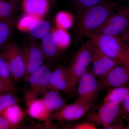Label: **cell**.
<instances>
[{"instance_id": "10", "label": "cell", "mask_w": 129, "mask_h": 129, "mask_svg": "<svg viewBox=\"0 0 129 129\" xmlns=\"http://www.w3.org/2000/svg\"><path fill=\"white\" fill-rule=\"evenodd\" d=\"M92 106L76 102L71 104H65L60 109L52 113L51 121L57 120L62 122L75 121L85 115Z\"/></svg>"}, {"instance_id": "16", "label": "cell", "mask_w": 129, "mask_h": 129, "mask_svg": "<svg viewBox=\"0 0 129 129\" xmlns=\"http://www.w3.org/2000/svg\"><path fill=\"white\" fill-rule=\"evenodd\" d=\"M49 0H22V8L25 14L42 18L48 11Z\"/></svg>"}, {"instance_id": "22", "label": "cell", "mask_w": 129, "mask_h": 129, "mask_svg": "<svg viewBox=\"0 0 129 129\" xmlns=\"http://www.w3.org/2000/svg\"><path fill=\"white\" fill-rule=\"evenodd\" d=\"M51 29L50 22L40 18L30 27L28 32L34 39L41 40L48 34Z\"/></svg>"}, {"instance_id": "20", "label": "cell", "mask_w": 129, "mask_h": 129, "mask_svg": "<svg viewBox=\"0 0 129 129\" xmlns=\"http://www.w3.org/2000/svg\"><path fill=\"white\" fill-rule=\"evenodd\" d=\"M27 113V112L21 108L18 103H16L7 108L3 111L1 116L12 123L20 125V123L25 117Z\"/></svg>"}, {"instance_id": "32", "label": "cell", "mask_w": 129, "mask_h": 129, "mask_svg": "<svg viewBox=\"0 0 129 129\" xmlns=\"http://www.w3.org/2000/svg\"><path fill=\"white\" fill-rule=\"evenodd\" d=\"M120 37L122 40L125 51L129 61V37L122 35Z\"/></svg>"}, {"instance_id": "2", "label": "cell", "mask_w": 129, "mask_h": 129, "mask_svg": "<svg viewBox=\"0 0 129 129\" xmlns=\"http://www.w3.org/2000/svg\"><path fill=\"white\" fill-rule=\"evenodd\" d=\"M87 37L104 55L121 64L129 67V61L120 37L92 32Z\"/></svg>"}, {"instance_id": "27", "label": "cell", "mask_w": 129, "mask_h": 129, "mask_svg": "<svg viewBox=\"0 0 129 129\" xmlns=\"http://www.w3.org/2000/svg\"><path fill=\"white\" fill-rule=\"evenodd\" d=\"M40 18H41L33 15L25 14L17 24H16V26L19 30L28 31L30 27Z\"/></svg>"}, {"instance_id": "6", "label": "cell", "mask_w": 129, "mask_h": 129, "mask_svg": "<svg viewBox=\"0 0 129 129\" xmlns=\"http://www.w3.org/2000/svg\"><path fill=\"white\" fill-rule=\"evenodd\" d=\"M51 64L48 62L44 63L28 78L27 83H29L30 90L25 95L26 103L37 98L48 90L49 81L52 71Z\"/></svg>"}, {"instance_id": "1", "label": "cell", "mask_w": 129, "mask_h": 129, "mask_svg": "<svg viewBox=\"0 0 129 129\" xmlns=\"http://www.w3.org/2000/svg\"><path fill=\"white\" fill-rule=\"evenodd\" d=\"M118 5V2H109L83 10L76 21V39L87 37L101 26L116 11Z\"/></svg>"}, {"instance_id": "19", "label": "cell", "mask_w": 129, "mask_h": 129, "mask_svg": "<svg viewBox=\"0 0 129 129\" xmlns=\"http://www.w3.org/2000/svg\"><path fill=\"white\" fill-rule=\"evenodd\" d=\"M60 92L55 90H48L44 93V97L42 98L46 106L52 113L60 109L65 104Z\"/></svg>"}, {"instance_id": "26", "label": "cell", "mask_w": 129, "mask_h": 129, "mask_svg": "<svg viewBox=\"0 0 129 129\" xmlns=\"http://www.w3.org/2000/svg\"><path fill=\"white\" fill-rule=\"evenodd\" d=\"M18 99L13 94L5 92L0 95V115L7 108L18 103Z\"/></svg>"}, {"instance_id": "28", "label": "cell", "mask_w": 129, "mask_h": 129, "mask_svg": "<svg viewBox=\"0 0 129 129\" xmlns=\"http://www.w3.org/2000/svg\"><path fill=\"white\" fill-rule=\"evenodd\" d=\"M72 2L83 10L106 3L110 0H70Z\"/></svg>"}, {"instance_id": "21", "label": "cell", "mask_w": 129, "mask_h": 129, "mask_svg": "<svg viewBox=\"0 0 129 129\" xmlns=\"http://www.w3.org/2000/svg\"><path fill=\"white\" fill-rule=\"evenodd\" d=\"M107 92L103 99L102 103L115 102L122 103L129 96V86H121L107 90Z\"/></svg>"}, {"instance_id": "31", "label": "cell", "mask_w": 129, "mask_h": 129, "mask_svg": "<svg viewBox=\"0 0 129 129\" xmlns=\"http://www.w3.org/2000/svg\"><path fill=\"white\" fill-rule=\"evenodd\" d=\"M121 111L122 118L129 120V96L126 98L121 103Z\"/></svg>"}, {"instance_id": "14", "label": "cell", "mask_w": 129, "mask_h": 129, "mask_svg": "<svg viewBox=\"0 0 129 129\" xmlns=\"http://www.w3.org/2000/svg\"><path fill=\"white\" fill-rule=\"evenodd\" d=\"M40 45L45 60L51 64L55 61L62 51L56 42L52 29L46 36L42 39Z\"/></svg>"}, {"instance_id": "24", "label": "cell", "mask_w": 129, "mask_h": 129, "mask_svg": "<svg viewBox=\"0 0 129 129\" xmlns=\"http://www.w3.org/2000/svg\"><path fill=\"white\" fill-rule=\"evenodd\" d=\"M54 38L58 47L62 50L69 46L70 42V37L69 34L65 29H52Z\"/></svg>"}, {"instance_id": "37", "label": "cell", "mask_w": 129, "mask_h": 129, "mask_svg": "<svg viewBox=\"0 0 129 129\" xmlns=\"http://www.w3.org/2000/svg\"><path fill=\"white\" fill-rule=\"evenodd\" d=\"M124 129H129V124L127 126L125 127Z\"/></svg>"}, {"instance_id": "7", "label": "cell", "mask_w": 129, "mask_h": 129, "mask_svg": "<svg viewBox=\"0 0 129 129\" xmlns=\"http://www.w3.org/2000/svg\"><path fill=\"white\" fill-rule=\"evenodd\" d=\"M1 53L6 60L15 82L24 79L26 70L21 47L17 43L10 42Z\"/></svg>"}, {"instance_id": "8", "label": "cell", "mask_w": 129, "mask_h": 129, "mask_svg": "<svg viewBox=\"0 0 129 129\" xmlns=\"http://www.w3.org/2000/svg\"><path fill=\"white\" fill-rule=\"evenodd\" d=\"M79 96L75 102L93 106L95 100L101 91L99 80L89 67L79 81L77 87Z\"/></svg>"}, {"instance_id": "29", "label": "cell", "mask_w": 129, "mask_h": 129, "mask_svg": "<svg viewBox=\"0 0 129 129\" xmlns=\"http://www.w3.org/2000/svg\"><path fill=\"white\" fill-rule=\"evenodd\" d=\"M63 128L68 129H97L99 128L96 125L91 122L84 120L76 123L65 125Z\"/></svg>"}, {"instance_id": "11", "label": "cell", "mask_w": 129, "mask_h": 129, "mask_svg": "<svg viewBox=\"0 0 129 129\" xmlns=\"http://www.w3.org/2000/svg\"><path fill=\"white\" fill-rule=\"evenodd\" d=\"M99 83L101 91L129 85V66L118 64L104 79L99 80Z\"/></svg>"}, {"instance_id": "35", "label": "cell", "mask_w": 129, "mask_h": 129, "mask_svg": "<svg viewBox=\"0 0 129 129\" xmlns=\"http://www.w3.org/2000/svg\"><path fill=\"white\" fill-rule=\"evenodd\" d=\"M123 35H125L129 37V27L128 29Z\"/></svg>"}, {"instance_id": "18", "label": "cell", "mask_w": 129, "mask_h": 129, "mask_svg": "<svg viewBox=\"0 0 129 129\" xmlns=\"http://www.w3.org/2000/svg\"><path fill=\"white\" fill-rule=\"evenodd\" d=\"M16 16L0 21V52L11 42L17 24Z\"/></svg>"}, {"instance_id": "34", "label": "cell", "mask_w": 129, "mask_h": 129, "mask_svg": "<svg viewBox=\"0 0 129 129\" xmlns=\"http://www.w3.org/2000/svg\"><path fill=\"white\" fill-rule=\"evenodd\" d=\"M5 92H5V89L3 86L1 82L0 81V95L3 93H5Z\"/></svg>"}, {"instance_id": "5", "label": "cell", "mask_w": 129, "mask_h": 129, "mask_svg": "<svg viewBox=\"0 0 129 129\" xmlns=\"http://www.w3.org/2000/svg\"><path fill=\"white\" fill-rule=\"evenodd\" d=\"M129 27V5L116 9L103 24L93 32L120 37ZM92 33V32H91Z\"/></svg>"}, {"instance_id": "17", "label": "cell", "mask_w": 129, "mask_h": 129, "mask_svg": "<svg viewBox=\"0 0 129 129\" xmlns=\"http://www.w3.org/2000/svg\"><path fill=\"white\" fill-rule=\"evenodd\" d=\"M0 81L5 92L14 94L17 88L6 60L0 52Z\"/></svg>"}, {"instance_id": "33", "label": "cell", "mask_w": 129, "mask_h": 129, "mask_svg": "<svg viewBox=\"0 0 129 129\" xmlns=\"http://www.w3.org/2000/svg\"><path fill=\"white\" fill-rule=\"evenodd\" d=\"M124 125L122 122V118L108 126L105 129H124Z\"/></svg>"}, {"instance_id": "3", "label": "cell", "mask_w": 129, "mask_h": 129, "mask_svg": "<svg viewBox=\"0 0 129 129\" xmlns=\"http://www.w3.org/2000/svg\"><path fill=\"white\" fill-rule=\"evenodd\" d=\"M93 46L89 40L82 44L75 53L68 68L70 75L72 94L74 92L79 81L91 63Z\"/></svg>"}, {"instance_id": "12", "label": "cell", "mask_w": 129, "mask_h": 129, "mask_svg": "<svg viewBox=\"0 0 129 129\" xmlns=\"http://www.w3.org/2000/svg\"><path fill=\"white\" fill-rule=\"evenodd\" d=\"M91 63V70L97 79H104L116 66L121 63L112 60L93 45Z\"/></svg>"}, {"instance_id": "15", "label": "cell", "mask_w": 129, "mask_h": 129, "mask_svg": "<svg viewBox=\"0 0 129 129\" xmlns=\"http://www.w3.org/2000/svg\"><path fill=\"white\" fill-rule=\"evenodd\" d=\"M26 103L27 113L31 118L44 122H51L52 112L46 107L42 99L36 98Z\"/></svg>"}, {"instance_id": "4", "label": "cell", "mask_w": 129, "mask_h": 129, "mask_svg": "<svg viewBox=\"0 0 129 129\" xmlns=\"http://www.w3.org/2000/svg\"><path fill=\"white\" fill-rule=\"evenodd\" d=\"M121 104L115 102L102 103L86 114L84 120L106 129L122 118Z\"/></svg>"}, {"instance_id": "9", "label": "cell", "mask_w": 129, "mask_h": 129, "mask_svg": "<svg viewBox=\"0 0 129 129\" xmlns=\"http://www.w3.org/2000/svg\"><path fill=\"white\" fill-rule=\"evenodd\" d=\"M21 49L26 70L24 80L27 83L29 76L39 69L45 60L40 44L30 42L21 47Z\"/></svg>"}, {"instance_id": "30", "label": "cell", "mask_w": 129, "mask_h": 129, "mask_svg": "<svg viewBox=\"0 0 129 129\" xmlns=\"http://www.w3.org/2000/svg\"><path fill=\"white\" fill-rule=\"evenodd\" d=\"M21 125L12 123L2 116L0 115V129H19L22 128Z\"/></svg>"}, {"instance_id": "36", "label": "cell", "mask_w": 129, "mask_h": 129, "mask_svg": "<svg viewBox=\"0 0 129 129\" xmlns=\"http://www.w3.org/2000/svg\"><path fill=\"white\" fill-rule=\"evenodd\" d=\"M51 4H54L56 0H49Z\"/></svg>"}, {"instance_id": "23", "label": "cell", "mask_w": 129, "mask_h": 129, "mask_svg": "<svg viewBox=\"0 0 129 129\" xmlns=\"http://www.w3.org/2000/svg\"><path fill=\"white\" fill-rule=\"evenodd\" d=\"M20 0H0V21L15 16L17 5Z\"/></svg>"}, {"instance_id": "13", "label": "cell", "mask_w": 129, "mask_h": 129, "mask_svg": "<svg viewBox=\"0 0 129 129\" xmlns=\"http://www.w3.org/2000/svg\"><path fill=\"white\" fill-rule=\"evenodd\" d=\"M70 84V75L68 68L63 65H57L52 71L48 90L61 91L65 94H72Z\"/></svg>"}, {"instance_id": "25", "label": "cell", "mask_w": 129, "mask_h": 129, "mask_svg": "<svg viewBox=\"0 0 129 129\" xmlns=\"http://www.w3.org/2000/svg\"><path fill=\"white\" fill-rule=\"evenodd\" d=\"M73 22V17L67 12H59L56 16L55 23L57 28L67 30L72 27Z\"/></svg>"}]
</instances>
